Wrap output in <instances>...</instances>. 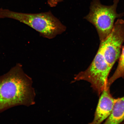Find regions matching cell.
Listing matches in <instances>:
<instances>
[{
	"label": "cell",
	"mask_w": 124,
	"mask_h": 124,
	"mask_svg": "<svg viewBox=\"0 0 124 124\" xmlns=\"http://www.w3.org/2000/svg\"><path fill=\"white\" fill-rule=\"evenodd\" d=\"M32 83V78L19 63L0 77V112L15 106L35 104L36 93Z\"/></svg>",
	"instance_id": "1"
},
{
	"label": "cell",
	"mask_w": 124,
	"mask_h": 124,
	"mask_svg": "<svg viewBox=\"0 0 124 124\" xmlns=\"http://www.w3.org/2000/svg\"><path fill=\"white\" fill-rule=\"evenodd\" d=\"M13 19L27 25L39 33L43 38H55L66 30V27L58 18L49 12L38 13H26L0 8V18Z\"/></svg>",
	"instance_id": "2"
},
{
	"label": "cell",
	"mask_w": 124,
	"mask_h": 124,
	"mask_svg": "<svg viewBox=\"0 0 124 124\" xmlns=\"http://www.w3.org/2000/svg\"><path fill=\"white\" fill-rule=\"evenodd\" d=\"M120 0H114L112 5L101 4L100 0H92L89 13L84 19L95 27L100 42L105 40L114 27L116 18H120L124 13H118L117 9Z\"/></svg>",
	"instance_id": "3"
},
{
	"label": "cell",
	"mask_w": 124,
	"mask_h": 124,
	"mask_svg": "<svg viewBox=\"0 0 124 124\" xmlns=\"http://www.w3.org/2000/svg\"><path fill=\"white\" fill-rule=\"evenodd\" d=\"M111 69L107 63L100 48L87 69L76 74L75 82L84 80L91 84V87L99 95L106 87L108 77Z\"/></svg>",
	"instance_id": "4"
},
{
	"label": "cell",
	"mask_w": 124,
	"mask_h": 124,
	"mask_svg": "<svg viewBox=\"0 0 124 124\" xmlns=\"http://www.w3.org/2000/svg\"><path fill=\"white\" fill-rule=\"evenodd\" d=\"M124 43V20L118 18L109 35L99 46L107 63L112 68L120 56Z\"/></svg>",
	"instance_id": "5"
},
{
	"label": "cell",
	"mask_w": 124,
	"mask_h": 124,
	"mask_svg": "<svg viewBox=\"0 0 124 124\" xmlns=\"http://www.w3.org/2000/svg\"><path fill=\"white\" fill-rule=\"evenodd\" d=\"M116 100L111 95L110 87L106 86L101 93L93 120L90 124H100L106 120L111 114Z\"/></svg>",
	"instance_id": "6"
},
{
	"label": "cell",
	"mask_w": 124,
	"mask_h": 124,
	"mask_svg": "<svg viewBox=\"0 0 124 124\" xmlns=\"http://www.w3.org/2000/svg\"><path fill=\"white\" fill-rule=\"evenodd\" d=\"M124 120V96L117 99L112 112L104 124H119Z\"/></svg>",
	"instance_id": "7"
},
{
	"label": "cell",
	"mask_w": 124,
	"mask_h": 124,
	"mask_svg": "<svg viewBox=\"0 0 124 124\" xmlns=\"http://www.w3.org/2000/svg\"><path fill=\"white\" fill-rule=\"evenodd\" d=\"M124 77V46L122 47L121 53L119 59L118 65L115 72L108 80L107 85L110 86L117 79Z\"/></svg>",
	"instance_id": "8"
},
{
	"label": "cell",
	"mask_w": 124,
	"mask_h": 124,
	"mask_svg": "<svg viewBox=\"0 0 124 124\" xmlns=\"http://www.w3.org/2000/svg\"><path fill=\"white\" fill-rule=\"evenodd\" d=\"M63 0H48L47 3L51 7H55L59 3L62 2Z\"/></svg>",
	"instance_id": "9"
},
{
	"label": "cell",
	"mask_w": 124,
	"mask_h": 124,
	"mask_svg": "<svg viewBox=\"0 0 124 124\" xmlns=\"http://www.w3.org/2000/svg\"></svg>",
	"instance_id": "10"
}]
</instances>
